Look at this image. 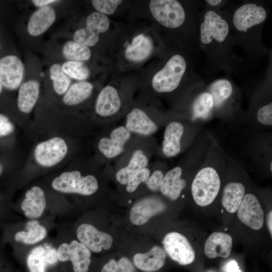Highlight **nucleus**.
Masks as SVG:
<instances>
[{"label": "nucleus", "mask_w": 272, "mask_h": 272, "mask_svg": "<svg viewBox=\"0 0 272 272\" xmlns=\"http://www.w3.org/2000/svg\"><path fill=\"white\" fill-rule=\"evenodd\" d=\"M227 154L219 141L213 137L201 165L190 184V192L196 205L206 207L217 197L222 187V176L226 173Z\"/></svg>", "instance_id": "1"}, {"label": "nucleus", "mask_w": 272, "mask_h": 272, "mask_svg": "<svg viewBox=\"0 0 272 272\" xmlns=\"http://www.w3.org/2000/svg\"><path fill=\"white\" fill-rule=\"evenodd\" d=\"M158 146L154 137L133 134L124 152L113 164L106 166L108 177L112 175L118 185L124 187L138 171L150 164Z\"/></svg>", "instance_id": "2"}, {"label": "nucleus", "mask_w": 272, "mask_h": 272, "mask_svg": "<svg viewBox=\"0 0 272 272\" xmlns=\"http://www.w3.org/2000/svg\"><path fill=\"white\" fill-rule=\"evenodd\" d=\"M163 140L156 156L170 159L185 152L203 129L205 123L194 121L173 112L168 113Z\"/></svg>", "instance_id": "3"}, {"label": "nucleus", "mask_w": 272, "mask_h": 272, "mask_svg": "<svg viewBox=\"0 0 272 272\" xmlns=\"http://www.w3.org/2000/svg\"><path fill=\"white\" fill-rule=\"evenodd\" d=\"M107 85L99 93L94 105L95 120L102 130L116 125L124 117L131 103V93Z\"/></svg>", "instance_id": "4"}, {"label": "nucleus", "mask_w": 272, "mask_h": 272, "mask_svg": "<svg viewBox=\"0 0 272 272\" xmlns=\"http://www.w3.org/2000/svg\"><path fill=\"white\" fill-rule=\"evenodd\" d=\"M131 104L122 124L131 133L143 137H151L164 127L168 114L157 108L153 101L150 106L138 102Z\"/></svg>", "instance_id": "5"}, {"label": "nucleus", "mask_w": 272, "mask_h": 272, "mask_svg": "<svg viewBox=\"0 0 272 272\" xmlns=\"http://www.w3.org/2000/svg\"><path fill=\"white\" fill-rule=\"evenodd\" d=\"M103 172L98 174L73 170L62 173L55 177L51 183L55 190L67 194H75L89 197L105 190L106 181Z\"/></svg>", "instance_id": "6"}, {"label": "nucleus", "mask_w": 272, "mask_h": 272, "mask_svg": "<svg viewBox=\"0 0 272 272\" xmlns=\"http://www.w3.org/2000/svg\"><path fill=\"white\" fill-rule=\"evenodd\" d=\"M200 165V162L197 158L185 154L176 165L167 171L159 192L171 201L177 200L187 186V174L195 173Z\"/></svg>", "instance_id": "7"}, {"label": "nucleus", "mask_w": 272, "mask_h": 272, "mask_svg": "<svg viewBox=\"0 0 272 272\" xmlns=\"http://www.w3.org/2000/svg\"><path fill=\"white\" fill-rule=\"evenodd\" d=\"M59 272H97L91 251L78 240L63 242L57 248Z\"/></svg>", "instance_id": "8"}, {"label": "nucleus", "mask_w": 272, "mask_h": 272, "mask_svg": "<svg viewBox=\"0 0 272 272\" xmlns=\"http://www.w3.org/2000/svg\"><path fill=\"white\" fill-rule=\"evenodd\" d=\"M96 144L99 163L112 164L124 151L133 134L123 124L102 129Z\"/></svg>", "instance_id": "9"}, {"label": "nucleus", "mask_w": 272, "mask_h": 272, "mask_svg": "<svg viewBox=\"0 0 272 272\" xmlns=\"http://www.w3.org/2000/svg\"><path fill=\"white\" fill-rule=\"evenodd\" d=\"M186 62L180 54L173 55L151 81L153 92L160 95L170 94L179 87L186 70Z\"/></svg>", "instance_id": "10"}, {"label": "nucleus", "mask_w": 272, "mask_h": 272, "mask_svg": "<svg viewBox=\"0 0 272 272\" xmlns=\"http://www.w3.org/2000/svg\"><path fill=\"white\" fill-rule=\"evenodd\" d=\"M168 170L167 164L164 161L158 159L138 171L124 187L125 192L133 194L140 188L145 187L153 193L159 191L163 178Z\"/></svg>", "instance_id": "11"}, {"label": "nucleus", "mask_w": 272, "mask_h": 272, "mask_svg": "<svg viewBox=\"0 0 272 272\" xmlns=\"http://www.w3.org/2000/svg\"><path fill=\"white\" fill-rule=\"evenodd\" d=\"M208 91L213 97L215 116L228 123L234 124L240 122L232 109L234 88L227 79H219L213 82Z\"/></svg>", "instance_id": "12"}, {"label": "nucleus", "mask_w": 272, "mask_h": 272, "mask_svg": "<svg viewBox=\"0 0 272 272\" xmlns=\"http://www.w3.org/2000/svg\"><path fill=\"white\" fill-rule=\"evenodd\" d=\"M150 12L161 25L169 28L181 26L185 20L182 5L176 0H152L149 4Z\"/></svg>", "instance_id": "13"}, {"label": "nucleus", "mask_w": 272, "mask_h": 272, "mask_svg": "<svg viewBox=\"0 0 272 272\" xmlns=\"http://www.w3.org/2000/svg\"><path fill=\"white\" fill-rule=\"evenodd\" d=\"M25 264L28 272H59L57 249L48 243L36 246L27 255Z\"/></svg>", "instance_id": "14"}, {"label": "nucleus", "mask_w": 272, "mask_h": 272, "mask_svg": "<svg viewBox=\"0 0 272 272\" xmlns=\"http://www.w3.org/2000/svg\"><path fill=\"white\" fill-rule=\"evenodd\" d=\"M163 248L167 254L174 261L182 265L193 262L195 254L187 238L177 232L167 233L162 241Z\"/></svg>", "instance_id": "15"}, {"label": "nucleus", "mask_w": 272, "mask_h": 272, "mask_svg": "<svg viewBox=\"0 0 272 272\" xmlns=\"http://www.w3.org/2000/svg\"><path fill=\"white\" fill-rule=\"evenodd\" d=\"M68 151L65 141L58 137L39 143L34 150L36 161L41 166L50 167L61 161Z\"/></svg>", "instance_id": "16"}, {"label": "nucleus", "mask_w": 272, "mask_h": 272, "mask_svg": "<svg viewBox=\"0 0 272 272\" xmlns=\"http://www.w3.org/2000/svg\"><path fill=\"white\" fill-rule=\"evenodd\" d=\"M166 207L164 201L158 195H145L138 199L131 207L130 221L136 226L143 225L152 217L163 212Z\"/></svg>", "instance_id": "17"}, {"label": "nucleus", "mask_w": 272, "mask_h": 272, "mask_svg": "<svg viewBox=\"0 0 272 272\" xmlns=\"http://www.w3.org/2000/svg\"><path fill=\"white\" fill-rule=\"evenodd\" d=\"M229 33V26L226 20L213 10L207 12L200 26V39L208 45L214 41L219 43L225 41Z\"/></svg>", "instance_id": "18"}, {"label": "nucleus", "mask_w": 272, "mask_h": 272, "mask_svg": "<svg viewBox=\"0 0 272 272\" xmlns=\"http://www.w3.org/2000/svg\"><path fill=\"white\" fill-rule=\"evenodd\" d=\"M77 240L85 245L91 252L99 253L111 248L113 238L108 233L102 231L89 223L80 224L77 228Z\"/></svg>", "instance_id": "19"}, {"label": "nucleus", "mask_w": 272, "mask_h": 272, "mask_svg": "<svg viewBox=\"0 0 272 272\" xmlns=\"http://www.w3.org/2000/svg\"><path fill=\"white\" fill-rule=\"evenodd\" d=\"M175 114L206 123L215 116L213 97L208 91L201 92L193 98L187 110Z\"/></svg>", "instance_id": "20"}, {"label": "nucleus", "mask_w": 272, "mask_h": 272, "mask_svg": "<svg viewBox=\"0 0 272 272\" xmlns=\"http://www.w3.org/2000/svg\"><path fill=\"white\" fill-rule=\"evenodd\" d=\"M239 220L254 230L260 229L264 222L263 211L257 196L252 193H246L238 209Z\"/></svg>", "instance_id": "21"}, {"label": "nucleus", "mask_w": 272, "mask_h": 272, "mask_svg": "<svg viewBox=\"0 0 272 272\" xmlns=\"http://www.w3.org/2000/svg\"><path fill=\"white\" fill-rule=\"evenodd\" d=\"M266 16V10L262 6L254 3H247L235 12L233 23L238 31L246 32L248 29L263 22Z\"/></svg>", "instance_id": "22"}, {"label": "nucleus", "mask_w": 272, "mask_h": 272, "mask_svg": "<svg viewBox=\"0 0 272 272\" xmlns=\"http://www.w3.org/2000/svg\"><path fill=\"white\" fill-rule=\"evenodd\" d=\"M24 65L21 59L9 55L0 59V83L10 90L18 88L22 81Z\"/></svg>", "instance_id": "23"}, {"label": "nucleus", "mask_w": 272, "mask_h": 272, "mask_svg": "<svg viewBox=\"0 0 272 272\" xmlns=\"http://www.w3.org/2000/svg\"><path fill=\"white\" fill-rule=\"evenodd\" d=\"M248 150L255 165L268 168L272 172L271 135L257 133L248 144Z\"/></svg>", "instance_id": "24"}, {"label": "nucleus", "mask_w": 272, "mask_h": 272, "mask_svg": "<svg viewBox=\"0 0 272 272\" xmlns=\"http://www.w3.org/2000/svg\"><path fill=\"white\" fill-rule=\"evenodd\" d=\"M166 257L164 248L156 245L146 252L135 253L130 259L140 272H158L164 266Z\"/></svg>", "instance_id": "25"}, {"label": "nucleus", "mask_w": 272, "mask_h": 272, "mask_svg": "<svg viewBox=\"0 0 272 272\" xmlns=\"http://www.w3.org/2000/svg\"><path fill=\"white\" fill-rule=\"evenodd\" d=\"M47 233L46 228L37 220H30L26 223L24 230L14 233L5 229V239L11 238L15 242L32 245L43 240Z\"/></svg>", "instance_id": "26"}, {"label": "nucleus", "mask_w": 272, "mask_h": 272, "mask_svg": "<svg viewBox=\"0 0 272 272\" xmlns=\"http://www.w3.org/2000/svg\"><path fill=\"white\" fill-rule=\"evenodd\" d=\"M46 207V199L43 190L34 186L25 193L21 204L25 216L30 220H37L43 214Z\"/></svg>", "instance_id": "27"}, {"label": "nucleus", "mask_w": 272, "mask_h": 272, "mask_svg": "<svg viewBox=\"0 0 272 272\" xmlns=\"http://www.w3.org/2000/svg\"><path fill=\"white\" fill-rule=\"evenodd\" d=\"M232 245L233 240L229 234L214 232L206 241L204 252L209 258H227L231 254Z\"/></svg>", "instance_id": "28"}, {"label": "nucleus", "mask_w": 272, "mask_h": 272, "mask_svg": "<svg viewBox=\"0 0 272 272\" xmlns=\"http://www.w3.org/2000/svg\"><path fill=\"white\" fill-rule=\"evenodd\" d=\"M246 193V186L242 181L234 179L228 181L222 190V206L228 212L235 213L237 211Z\"/></svg>", "instance_id": "29"}, {"label": "nucleus", "mask_w": 272, "mask_h": 272, "mask_svg": "<svg viewBox=\"0 0 272 272\" xmlns=\"http://www.w3.org/2000/svg\"><path fill=\"white\" fill-rule=\"evenodd\" d=\"M56 18L55 10L47 6L40 8L30 17L27 31L33 36H38L44 33L54 22Z\"/></svg>", "instance_id": "30"}, {"label": "nucleus", "mask_w": 272, "mask_h": 272, "mask_svg": "<svg viewBox=\"0 0 272 272\" xmlns=\"http://www.w3.org/2000/svg\"><path fill=\"white\" fill-rule=\"evenodd\" d=\"M39 94V84L34 80H29L20 86L17 99L19 109L29 113L35 106Z\"/></svg>", "instance_id": "31"}, {"label": "nucleus", "mask_w": 272, "mask_h": 272, "mask_svg": "<svg viewBox=\"0 0 272 272\" xmlns=\"http://www.w3.org/2000/svg\"><path fill=\"white\" fill-rule=\"evenodd\" d=\"M94 87L90 83L80 81L69 87L63 97V103L69 106H77L91 96Z\"/></svg>", "instance_id": "32"}, {"label": "nucleus", "mask_w": 272, "mask_h": 272, "mask_svg": "<svg viewBox=\"0 0 272 272\" xmlns=\"http://www.w3.org/2000/svg\"><path fill=\"white\" fill-rule=\"evenodd\" d=\"M150 39L144 34L134 37L127 48L125 54L127 59L131 61H140L147 58L152 51Z\"/></svg>", "instance_id": "33"}, {"label": "nucleus", "mask_w": 272, "mask_h": 272, "mask_svg": "<svg viewBox=\"0 0 272 272\" xmlns=\"http://www.w3.org/2000/svg\"><path fill=\"white\" fill-rule=\"evenodd\" d=\"M97 272H140L130 258L126 256H113L98 263Z\"/></svg>", "instance_id": "34"}, {"label": "nucleus", "mask_w": 272, "mask_h": 272, "mask_svg": "<svg viewBox=\"0 0 272 272\" xmlns=\"http://www.w3.org/2000/svg\"><path fill=\"white\" fill-rule=\"evenodd\" d=\"M62 51L63 56L69 61L83 62L89 60L91 56L89 47L74 41L66 42Z\"/></svg>", "instance_id": "35"}, {"label": "nucleus", "mask_w": 272, "mask_h": 272, "mask_svg": "<svg viewBox=\"0 0 272 272\" xmlns=\"http://www.w3.org/2000/svg\"><path fill=\"white\" fill-rule=\"evenodd\" d=\"M49 74L55 92L59 95L64 94L70 87L71 80L64 73L61 66L58 63L52 64L49 69Z\"/></svg>", "instance_id": "36"}, {"label": "nucleus", "mask_w": 272, "mask_h": 272, "mask_svg": "<svg viewBox=\"0 0 272 272\" xmlns=\"http://www.w3.org/2000/svg\"><path fill=\"white\" fill-rule=\"evenodd\" d=\"M64 73L70 78L84 81L90 75V70L83 62L67 60L62 66Z\"/></svg>", "instance_id": "37"}, {"label": "nucleus", "mask_w": 272, "mask_h": 272, "mask_svg": "<svg viewBox=\"0 0 272 272\" xmlns=\"http://www.w3.org/2000/svg\"><path fill=\"white\" fill-rule=\"evenodd\" d=\"M86 25V28L99 34L108 30L110 26V21L106 15L95 12L87 17Z\"/></svg>", "instance_id": "38"}, {"label": "nucleus", "mask_w": 272, "mask_h": 272, "mask_svg": "<svg viewBox=\"0 0 272 272\" xmlns=\"http://www.w3.org/2000/svg\"><path fill=\"white\" fill-rule=\"evenodd\" d=\"M254 123L260 128H270L272 126V103H264L256 110L253 115Z\"/></svg>", "instance_id": "39"}, {"label": "nucleus", "mask_w": 272, "mask_h": 272, "mask_svg": "<svg viewBox=\"0 0 272 272\" xmlns=\"http://www.w3.org/2000/svg\"><path fill=\"white\" fill-rule=\"evenodd\" d=\"M74 41L86 46H94L99 39V34L95 33L87 28L76 31L73 36Z\"/></svg>", "instance_id": "40"}, {"label": "nucleus", "mask_w": 272, "mask_h": 272, "mask_svg": "<svg viewBox=\"0 0 272 272\" xmlns=\"http://www.w3.org/2000/svg\"><path fill=\"white\" fill-rule=\"evenodd\" d=\"M122 2V1L120 0H93L91 1L93 6L97 12L105 15L114 13Z\"/></svg>", "instance_id": "41"}, {"label": "nucleus", "mask_w": 272, "mask_h": 272, "mask_svg": "<svg viewBox=\"0 0 272 272\" xmlns=\"http://www.w3.org/2000/svg\"><path fill=\"white\" fill-rule=\"evenodd\" d=\"M14 129L13 124L4 115L0 114V137L11 133Z\"/></svg>", "instance_id": "42"}, {"label": "nucleus", "mask_w": 272, "mask_h": 272, "mask_svg": "<svg viewBox=\"0 0 272 272\" xmlns=\"http://www.w3.org/2000/svg\"><path fill=\"white\" fill-rule=\"evenodd\" d=\"M0 272H18L0 255Z\"/></svg>", "instance_id": "43"}, {"label": "nucleus", "mask_w": 272, "mask_h": 272, "mask_svg": "<svg viewBox=\"0 0 272 272\" xmlns=\"http://www.w3.org/2000/svg\"><path fill=\"white\" fill-rule=\"evenodd\" d=\"M226 269L227 272H241L237 263L234 260L229 261L226 265Z\"/></svg>", "instance_id": "44"}, {"label": "nucleus", "mask_w": 272, "mask_h": 272, "mask_svg": "<svg viewBox=\"0 0 272 272\" xmlns=\"http://www.w3.org/2000/svg\"><path fill=\"white\" fill-rule=\"evenodd\" d=\"M32 2L35 6L41 8L59 1L55 0H33Z\"/></svg>", "instance_id": "45"}, {"label": "nucleus", "mask_w": 272, "mask_h": 272, "mask_svg": "<svg viewBox=\"0 0 272 272\" xmlns=\"http://www.w3.org/2000/svg\"><path fill=\"white\" fill-rule=\"evenodd\" d=\"M9 208H8L6 205L2 202H0V220L6 218L8 213Z\"/></svg>", "instance_id": "46"}, {"label": "nucleus", "mask_w": 272, "mask_h": 272, "mask_svg": "<svg viewBox=\"0 0 272 272\" xmlns=\"http://www.w3.org/2000/svg\"><path fill=\"white\" fill-rule=\"evenodd\" d=\"M271 219H272V212H271V211H270L267 215V227H268V230H269V231L271 236L272 234Z\"/></svg>", "instance_id": "47"}, {"label": "nucleus", "mask_w": 272, "mask_h": 272, "mask_svg": "<svg viewBox=\"0 0 272 272\" xmlns=\"http://www.w3.org/2000/svg\"><path fill=\"white\" fill-rule=\"evenodd\" d=\"M206 2H207L211 6H216L219 5L222 2V1L221 0H208V1H206Z\"/></svg>", "instance_id": "48"}, {"label": "nucleus", "mask_w": 272, "mask_h": 272, "mask_svg": "<svg viewBox=\"0 0 272 272\" xmlns=\"http://www.w3.org/2000/svg\"><path fill=\"white\" fill-rule=\"evenodd\" d=\"M3 170V166H2V165L1 164H0V175L2 173Z\"/></svg>", "instance_id": "49"}, {"label": "nucleus", "mask_w": 272, "mask_h": 272, "mask_svg": "<svg viewBox=\"0 0 272 272\" xmlns=\"http://www.w3.org/2000/svg\"><path fill=\"white\" fill-rule=\"evenodd\" d=\"M2 90H3V86L0 83V94L1 93L2 91Z\"/></svg>", "instance_id": "50"}, {"label": "nucleus", "mask_w": 272, "mask_h": 272, "mask_svg": "<svg viewBox=\"0 0 272 272\" xmlns=\"http://www.w3.org/2000/svg\"><path fill=\"white\" fill-rule=\"evenodd\" d=\"M0 221H1V220H0Z\"/></svg>", "instance_id": "51"}]
</instances>
